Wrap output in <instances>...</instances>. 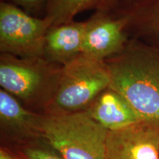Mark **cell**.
Instances as JSON below:
<instances>
[{
  "instance_id": "6da1fadb",
  "label": "cell",
  "mask_w": 159,
  "mask_h": 159,
  "mask_svg": "<svg viewBox=\"0 0 159 159\" xmlns=\"http://www.w3.org/2000/svg\"><path fill=\"white\" fill-rule=\"evenodd\" d=\"M110 85L142 121L159 125V49L130 39L118 54L105 61Z\"/></svg>"
},
{
  "instance_id": "7a4b0ae2",
  "label": "cell",
  "mask_w": 159,
  "mask_h": 159,
  "mask_svg": "<svg viewBox=\"0 0 159 159\" xmlns=\"http://www.w3.org/2000/svg\"><path fill=\"white\" fill-rule=\"evenodd\" d=\"M108 130L86 111L43 114L39 136L63 159H105Z\"/></svg>"
},
{
  "instance_id": "3957f363",
  "label": "cell",
  "mask_w": 159,
  "mask_h": 159,
  "mask_svg": "<svg viewBox=\"0 0 159 159\" xmlns=\"http://www.w3.org/2000/svg\"><path fill=\"white\" fill-rule=\"evenodd\" d=\"M61 69L43 57L0 53V86L21 103H41L46 110L56 91Z\"/></svg>"
},
{
  "instance_id": "277c9868",
  "label": "cell",
  "mask_w": 159,
  "mask_h": 159,
  "mask_svg": "<svg viewBox=\"0 0 159 159\" xmlns=\"http://www.w3.org/2000/svg\"><path fill=\"white\" fill-rule=\"evenodd\" d=\"M109 85L110 75L105 61L81 55L62 66L56 91L44 114L85 111Z\"/></svg>"
},
{
  "instance_id": "5b68a950",
  "label": "cell",
  "mask_w": 159,
  "mask_h": 159,
  "mask_svg": "<svg viewBox=\"0 0 159 159\" xmlns=\"http://www.w3.org/2000/svg\"><path fill=\"white\" fill-rule=\"evenodd\" d=\"M52 22L33 16L5 0L0 2V53L20 57H43V47Z\"/></svg>"
},
{
  "instance_id": "8992f818",
  "label": "cell",
  "mask_w": 159,
  "mask_h": 159,
  "mask_svg": "<svg viewBox=\"0 0 159 159\" xmlns=\"http://www.w3.org/2000/svg\"><path fill=\"white\" fill-rule=\"evenodd\" d=\"M82 55L105 61L118 54L130 40L128 21L116 9L95 11L85 20Z\"/></svg>"
},
{
  "instance_id": "52a82bcc",
  "label": "cell",
  "mask_w": 159,
  "mask_h": 159,
  "mask_svg": "<svg viewBox=\"0 0 159 159\" xmlns=\"http://www.w3.org/2000/svg\"><path fill=\"white\" fill-rule=\"evenodd\" d=\"M105 159H159V125L141 121L108 131Z\"/></svg>"
},
{
  "instance_id": "ba28073f",
  "label": "cell",
  "mask_w": 159,
  "mask_h": 159,
  "mask_svg": "<svg viewBox=\"0 0 159 159\" xmlns=\"http://www.w3.org/2000/svg\"><path fill=\"white\" fill-rule=\"evenodd\" d=\"M85 25V21L74 20L51 27L44 39L43 57L63 66L80 56Z\"/></svg>"
},
{
  "instance_id": "9c48e42d",
  "label": "cell",
  "mask_w": 159,
  "mask_h": 159,
  "mask_svg": "<svg viewBox=\"0 0 159 159\" xmlns=\"http://www.w3.org/2000/svg\"><path fill=\"white\" fill-rule=\"evenodd\" d=\"M114 8L128 21L130 39L159 49V0L119 2Z\"/></svg>"
},
{
  "instance_id": "30bf717a",
  "label": "cell",
  "mask_w": 159,
  "mask_h": 159,
  "mask_svg": "<svg viewBox=\"0 0 159 159\" xmlns=\"http://www.w3.org/2000/svg\"><path fill=\"white\" fill-rule=\"evenodd\" d=\"M85 111L108 131L122 129L142 121L127 101L110 87L101 92Z\"/></svg>"
},
{
  "instance_id": "8fae6325",
  "label": "cell",
  "mask_w": 159,
  "mask_h": 159,
  "mask_svg": "<svg viewBox=\"0 0 159 159\" xmlns=\"http://www.w3.org/2000/svg\"><path fill=\"white\" fill-rule=\"evenodd\" d=\"M42 115L29 111L16 98L0 89V121L5 130L24 136H39Z\"/></svg>"
},
{
  "instance_id": "7c38bea8",
  "label": "cell",
  "mask_w": 159,
  "mask_h": 159,
  "mask_svg": "<svg viewBox=\"0 0 159 159\" xmlns=\"http://www.w3.org/2000/svg\"><path fill=\"white\" fill-rule=\"evenodd\" d=\"M84 0H47L44 16L52 22V27L74 21L82 12Z\"/></svg>"
},
{
  "instance_id": "4fadbf2b",
  "label": "cell",
  "mask_w": 159,
  "mask_h": 159,
  "mask_svg": "<svg viewBox=\"0 0 159 159\" xmlns=\"http://www.w3.org/2000/svg\"><path fill=\"white\" fill-rule=\"evenodd\" d=\"M21 7L30 14L43 17L47 0H5Z\"/></svg>"
},
{
  "instance_id": "5bb4252c",
  "label": "cell",
  "mask_w": 159,
  "mask_h": 159,
  "mask_svg": "<svg viewBox=\"0 0 159 159\" xmlns=\"http://www.w3.org/2000/svg\"><path fill=\"white\" fill-rule=\"evenodd\" d=\"M119 0H84L82 7V12L88 10L94 11H108L113 9Z\"/></svg>"
},
{
  "instance_id": "9a60e30c",
  "label": "cell",
  "mask_w": 159,
  "mask_h": 159,
  "mask_svg": "<svg viewBox=\"0 0 159 159\" xmlns=\"http://www.w3.org/2000/svg\"><path fill=\"white\" fill-rule=\"evenodd\" d=\"M25 155L29 159H63L57 155L39 148H27Z\"/></svg>"
},
{
  "instance_id": "2e32d148",
  "label": "cell",
  "mask_w": 159,
  "mask_h": 159,
  "mask_svg": "<svg viewBox=\"0 0 159 159\" xmlns=\"http://www.w3.org/2000/svg\"><path fill=\"white\" fill-rule=\"evenodd\" d=\"M0 159H17L15 157H13L12 155L9 153L8 152L3 150V149H1L0 150Z\"/></svg>"
},
{
  "instance_id": "e0dca14e",
  "label": "cell",
  "mask_w": 159,
  "mask_h": 159,
  "mask_svg": "<svg viewBox=\"0 0 159 159\" xmlns=\"http://www.w3.org/2000/svg\"><path fill=\"white\" fill-rule=\"evenodd\" d=\"M139 1V0H119L118 2H136Z\"/></svg>"
}]
</instances>
